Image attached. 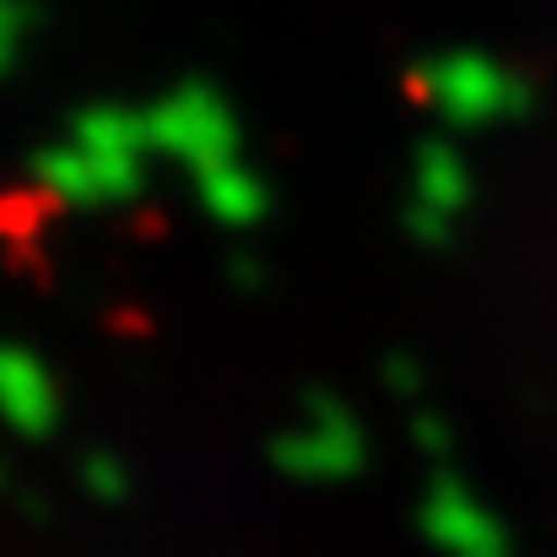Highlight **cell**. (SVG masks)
I'll list each match as a JSON object with an SVG mask.
<instances>
[{
	"label": "cell",
	"instance_id": "obj_8",
	"mask_svg": "<svg viewBox=\"0 0 557 557\" xmlns=\"http://www.w3.org/2000/svg\"><path fill=\"white\" fill-rule=\"evenodd\" d=\"M200 195H206V206H211L216 216H227V222H249V216L265 211V189L244 174V163H222V169L200 174Z\"/></svg>",
	"mask_w": 557,
	"mask_h": 557
},
{
	"label": "cell",
	"instance_id": "obj_3",
	"mask_svg": "<svg viewBox=\"0 0 557 557\" xmlns=\"http://www.w3.org/2000/svg\"><path fill=\"white\" fill-rule=\"evenodd\" d=\"M309 411L314 417H304L298 433L276 438V460L287 471H298V476H342V471H352L358 455H363L352 417L331 395H309Z\"/></svg>",
	"mask_w": 557,
	"mask_h": 557
},
{
	"label": "cell",
	"instance_id": "obj_6",
	"mask_svg": "<svg viewBox=\"0 0 557 557\" xmlns=\"http://www.w3.org/2000/svg\"><path fill=\"white\" fill-rule=\"evenodd\" d=\"M422 520H428L433 542H438V547H449V553H460V557H498L493 536H487V520L471 509V498H466L455 482H433Z\"/></svg>",
	"mask_w": 557,
	"mask_h": 557
},
{
	"label": "cell",
	"instance_id": "obj_1",
	"mask_svg": "<svg viewBox=\"0 0 557 557\" xmlns=\"http://www.w3.org/2000/svg\"><path fill=\"white\" fill-rule=\"evenodd\" d=\"M152 147L147 114L125 109H87L71 131V147L44 152V180L54 195L82 200V206H109L125 200L141 185V152Z\"/></svg>",
	"mask_w": 557,
	"mask_h": 557
},
{
	"label": "cell",
	"instance_id": "obj_7",
	"mask_svg": "<svg viewBox=\"0 0 557 557\" xmlns=\"http://www.w3.org/2000/svg\"><path fill=\"white\" fill-rule=\"evenodd\" d=\"M460 206V169H455V158L449 152H438V147H422V158H417V206H411V227L433 244L438 233H444V216Z\"/></svg>",
	"mask_w": 557,
	"mask_h": 557
},
{
	"label": "cell",
	"instance_id": "obj_9",
	"mask_svg": "<svg viewBox=\"0 0 557 557\" xmlns=\"http://www.w3.org/2000/svg\"><path fill=\"white\" fill-rule=\"evenodd\" d=\"M22 27H27V5L22 0H0V65L11 60V44H16Z\"/></svg>",
	"mask_w": 557,
	"mask_h": 557
},
{
	"label": "cell",
	"instance_id": "obj_5",
	"mask_svg": "<svg viewBox=\"0 0 557 557\" xmlns=\"http://www.w3.org/2000/svg\"><path fill=\"white\" fill-rule=\"evenodd\" d=\"M0 411L22 428V433H44L54 422V384L27 352L0 347Z\"/></svg>",
	"mask_w": 557,
	"mask_h": 557
},
{
	"label": "cell",
	"instance_id": "obj_2",
	"mask_svg": "<svg viewBox=\"0 0 557 557\" xmlns=\"http://www.w3.org/2000/svg\"><path fill=\"white\" fill-rule=\"evenodd\" d=\"M147 131H152V147L169 152V158H185L200 174L222 169V163H238L233 152V120L222 109V98L206 87V82H185L174 87L152 114H147Z\"/></svg>",
	"mask_w": 557,
	"mask_h": 557
},
{
	"label": "cell",
	"instance_id": "obj_10",
	"mask_svg": "<svg viewBox=\"0 0 557 557\" xmlns=\"http://www.w3.org/2000/svg\"><path fill=\"white\" fill-rule=\"evenodd\" d=\"M87 487H98V493H109V498H120V493H125V482H120V471L109 466V455L87 460Z\"/></svg>",
	"mask_w": 557,
	"mask_h": 557
},
{
	"label": "cell",
	"instance_id": "obj_4",
	"mask_svg": "<svg viewBox=\"0 0 557 557\" xmlns=\"http://www.w3.org/2000/svg\"><path fill=\"white\" fill-rule=\"evenodd\" d=\"M417 87L428 92L433 109H444L449 120L471 125V120H487L498 109L504 76L487 60H476V54H444V60H428L417 71Z\"/></svg>",
	"mask_w": 557,
	"mask_h": 557
}]
</instances>
